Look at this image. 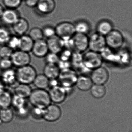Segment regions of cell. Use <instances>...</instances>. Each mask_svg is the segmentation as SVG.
<instances>
[{
	"mask_svg": "<svg viewBox=\"0 0 132 132\" xmlns=\"http://www.w3.org/2000/svg\"><path fill=\"white\" fill-rule=\"evenodd\" d=\"M34 107L45 109L51 104V101L48 92L45 89H36L32 90L29 98Z\"/></svg>",
	"mask_w": 132,
	"mask_h": 132,
	"instance_id": "6da1fadb",
	"label": "cell"
},
{
	"mask_svg": "<svg viewBox=\"0 0 132 132\" xmlns=\"http://www.w3.org/2000/svg\"><path fill=\"white\" fill-rule=\"evenodd\" d=\"M16 71L17 81L27 85L33 83L37 75L35 68L30 64L18 68Z\"/></svg>",
	"mask_w": 132,
	"mask_h": 132,
	"instance_id": "7a4b0ae2",
	"label": "cell"
},
{
	"mask_svg": "<svg viewBox=\"0 0 132 132\" xmlns=\"http://www.w3.org/2000/svg\"><path fill=\"white\" fill-rule=\"evenodd\" d=\"M55 28L56 36L64 41L71 39L76 34L75 25L70 22H62Z\"/></svg>",
	"mask_w": 132,
	"mask_h": 132,
	"instance_id": "3957f363",
	"label": "cell"
},
{
	"mask_svg": "<svg viewBox=\"0 0 132 132\" xmlns=\"http://www.w3.org/2000/svg\"><path fill=\"white\" fill-rule=\"evenodd\" d=\"M102 62V57L100 53L90 51L82 55L83 65L88 69L93 70L100 67Z\"/></svg>",
	"mask_w": 132,
	"mask_h": 132,
	"instance_id": "277c9868",
	"label": "cell"
},
{
	"mask_svg": "<svg viewBox=\"0 0 132 132\" xmlns=\"http://www.w3.org/2000/svg\"><path fill=\"white\" fill-rule=\"evenodd\" d=\"M106 47L105 36L96 32L89 37L88 48L90 51L100 53L106 49Z\"/></svg>",
	"mask_w": 132,
	"mask_h": 132,
	"instance_id": "5b68a950",
	"label": "cell"
},
{
	"mask_svg": "<svg viewBox=\"0 0 132 132\" xmlns=\"http://www.w3.org/2000/svg\"><path fill=\"white\" fill-rule=\"evenodd\" d=\"M106 46L113 50H117L121 47L124 43V38L119 31L113 30L105 36Z\"/></svg>",
	"mask_w": 132,
	"mask_h": 132,
	"instance_id": "8992f818",
	"label": "cell"
},
{
	"mask_svg": "<svg viewBox=\"0 0 132 132\" xmlns=\"http://www.w3.org/2000/svg\"><path fill=\"white\" fill-rule=\"evenodd\" d=\"M77 77L75 72L69 68L61 70L58 78L61 86L68 88L75 84Z\"/></svg>",
	"mask_w": 132,
	"mask_h": 132,
	"instance_id": "52a82bcc",
	"label": "cell"
},
{
	"mask_svg": "<svg viewBox=\"0 0 132 132\" xmlns=\"http://www.w3.org/2000/svg\"><path fill=\"white\" fill-rule=\"evenodd\" d=\"M70 41L72 47L77 52L81 53L88 48L89 37L87 35L76 33Z\"/></svg>",
	"mask_w": 132,
	"mask_h": 132,
	"instance_id": "ba28073f",
	"label": "cell"
},
{
	"mask_svg": "<svg viewBox=\"0 0 132 132\" xmlns=\"http://www.w3.org/2000/svg\"><path fill=\"white\" fill-rule=\"evenodd\" d=\"M13 65L18 68L30 64L31 57L28 52L18 50L14 51L11 57Z\"/></svg>",
	"mask_w": 132,
	"mask_h": 132,
	"instance_id": "9c48e42d",
	"label": "cell"
},
{
	"mask_svg": "<svg viewBox=\"0 0 132 132\" xmlns=\"http://www.w3.org/2000/svg\"><path fill=\"white\" fill-rule=\"evenodd\" d=\"M48 92L51 102L57 104L64 102L67 96L66 88L61 86H51Z\"/></svg>",
	"mask_w": 132,
	"mask_h": 132,
	"instance_id": "30bf717a",
	"label": "cell"
},
{
	"mask_svg": "<svg viewBox=\"0 0 132 132\" xmlns=\"http://www.w3.org/2000/svg\"><path fill=\"white\" fill-rule=\"evenodd\" d=\"M90 78L94 84L103 85L109 79V72L105 68L100 66L93 70Z\"/></svg>",
	"mask_w": 132,
	"mask_h": 132,
	"instance_id": "8fae6325",
	"label": "cell"
},
{
	"mask_svg": "<svg viewBox=\"0 0 132 132\" xmlns=\"http://www.w3.org/2000/svg\"><path fill=\"white\" fill-rule=\"evenodd\" d=\"M61 114V110L58 106L51 104L44 109L43 119L48 122H55L60 118Z\"/></svg>",
	"mask_w": 132,
	"mask_h": 132,
	"instance_id": "7c38bea8",
	"label": "cell"
},
{
	"mask_svg": "<svg viewBox=\"0 0 132 132\" xmlns=\"http://www.w3.org/2000/svg\"><path fill=\"white\" fill-rule=\"evenodd\" d=\"M31 52L37 57H45L49 52L47 41L42 39L34 42Z\"/></svg>",
	"mask_w": 132,
	"mask_h": 132,
	"instance_id": "4fadbf2b",
	"label": "cell"
},
{
	"mask_svg": "<svg viewBox=\"0 0 132 132\" xmlns=\"http://www.w3.org/2000/svg\"><path fill=\"white\" fill-rule=\"evenodd\" d=\"M54 0H38L36 8L42 14H48L52 13L55 9Z\"/></svg>",
	"mask_w": 132,
	"mask_h": 132,
	"instance_id": "5bb4252c",
	"label": "cell"
},
{
	"mask_svg": "<svg viewBox=\"0 0 132 132\" xmlns=\"http://www.w3.org/2000/svg\"><path fill=\"white\" fill-rule=\"evenodd\" d=\"M46 41L49 52L58 54L64 48V42L57 36L48 38Z\"/></svg>",
	"mask_w": 132,
	"mask_h": 132,
	"instance_id": "9a60e30c",
	"label": "cell"
},
{
	"mask_svg": "<svg viewBox=\"0 0 132 132\" xmlns=\"http://www.w3.org/2000/svg\"><path fill=\"white\" fill-rule=\"evenodd\" d=\"M20 17L16 9H5L1 17L2 21L7 25H13Z\"/></svg>",
	"mask_w": 132,
	"mask_h": 132,
	"instance_id": "2e32d148",
	"label": "cell"
},
{
	"mask_svg": "<svg viewBox=\"0 0 132 132\" xmlns=\"http://www.w3.org/2000/svg\"><path fill=\"white\" fill-rule=\"evenodd\" d=\"M14 33L18 36L26 34L29 28V24L27 19L20 17L17 21L12 25Z\"/></svg>",
	"mask_w": 132,
	"mask_h": 132,
	"instance_id": "e0dca14e",
	"label": "cell"
},
{
	"mask_svg": "<svg viewBox=\"0 0 132 132\" xmlns=\"http://www.w3.org/2000/svg\"><path fill=\"white\" fill-rule=\"evenodd\" d=\"M60 70L57 64L47 63L43 69V74L50 80L56 79L60 75Z\"/></svg>",
	"mask_w": 132,
	"mask_h": 132,
	"instance_id": "ac0fdd59",
	"label": "cell"
},
{
	"mask_svg": "<svg viewBox=\"0 0 132 132\" xmlns=\"http://www.w3.org/2000/svg\"><path fill=\"white\" fill-rule=\"evenodd\" d=\"M75 84L81 91H87L91 88L93 82L90 77L85 75H81L77 77Z\"/></svg>",
	"mask_w": 132,
	"mask_h": 132,
	"instance_id": "d6986e66",
	"label": "cell"
},
{
	"mask_svg": "<svg viewBox=\"0 0 132 132\" xmlns=\"http://www.w3.org/2000/svg\"><path fill=\"white\" fill-rule=\"evenodd\" d=\"M20 45L19 49L29 53L31 52L34 41L28 35H24L20 36Z\"/></svg>",
	"mask_w": 132,
	"mask_h": 132,
	"instance_id": "ffe728a7",
	"label": "cell"
},
{
	"mask_svg": "<svg viewBox=\"0 0 132 132\" xmlns=\"http://www.w3.org/2000/svg\"><path fill=\"white\" fill-rule=\"evenodd\" d=\"M113 30L112 24L107 20L100 21L96 27L97 33L105 37Z\"/></svg>",
	"mask_w": 132,
	"mask_h": 132,
	"instance_id": "44dd1931",
	"label": "cell"
},
{
	"mask_svg": "<svg viewBox=\"0 0 132 132\" xmlns=\"http://www.w3.org/2000/svg\"><path fill=\"white\" fill-rule=\"evenodd\" d=\"M29 85L20 83L14 89L15 95L24 99L28 98L32 91Z\"/></svg>",
	"mask_w": 132,
	"mask_h": 132,
	"instance_id": "7402d4cb",
	"label": "cell"
},
{
	"mask_svg": "<svg viewBox=\"0 0 132 132\" xmlns=\"http://www.w3.org/2000/svg\"><path fill=\"white\" fill-rule=\"evenodd\" d=\"M37 89H45L50 85V79L44 74L37 75L33 82Z\"/></svg>",
	"mask_w": 132,
	"mask_h": 132,
	"instance_id": "603a6c76",
	"label": "cell"
},
{
	"mask_svg": "<svg viewBox=\"0 0 132 132\" xmlns=\"http://www.w3.org/2000/svg\"><path fill=\"white\" fill-rule=\"evenodd\" d=\"M2 81L7 85H11L17 81L16 71L12 68L3 71L1 75Z\"/></svg>",
	"mask_w": 132,
	"mask_h": 132,
	"instance_id": "cb8c5ba5",
	"label": "cell"
},
{
	"mask_svg": "<svg viewBox=\"0 0 132 132\" xmlns=\"http://www.w3.org/2000/svg\"><path fill=\"white\" fill-rule=\"evenodd\" d=\"M12 96L10 93L5 90L0 92V108H9L11 105Z\"/></svg>",
	"mask_w": 132,
	"mask_h": 132,
	"instance_id": "d4e9b609",
	"label": "cell"
},
{
	"mask_svg": "<svg viewBox=\"0 0 132 132\" xmlns=\"http://www.w3.org/2000/svg\"><path fill=\"white\" fill-rule=\"evenodd\" d=\"M90 90L91 95L95 98H102L106 93V88L103 85L94 84Z\"/></svg>",
	"mask_w": 132,
	"mask_h": 132,
	"instance_id": "484cf974",
	"label": "cell"
},
{
	"mask_svg": "<svg viewBox=\"0 0 132 132\" xmlns=\"http://www.w3.org/2000/svg\"><path fill=\"white\" fill-rule=\"evenodd\" d=\"M14 116L13 111L10 107L0 110V120L2 123L10 122L13 120Z\"/></svg>",
	"mask_w": 132,
	"mask_h": 132,
	"instance_id": "4316f807",
	"label": "cell"
},
{
	"mask_svg": "<svg viewBox=\"0 0 132 132\" xmlns=\"http://www.w3.org/2000/svg\"><path fill=\"white\" fill-rule=\"evenodd\" d=\"M74 25L76 33L87 35L91 30L90 25L86 21H79Z\"/></svg>",
	"mask_w": 132,
	"mask_h": 132,
	"instance_id": "83f0119b",
	"label": "cell"
},
{
	"mask_svg": "<svg viewBox=\"0 0 132 132\" xmlns=\"http://www.w3.org/2000/svg\"><path fill=\"white\" fill-rule=\"evenodd\" d=\"M26 99L17 95H15L12 97L11 105L16 110L26 106Z\"/></svg>",
	"mask_w": 132,
	"mask_h": 132,
	"instance_id": "f1b7e54d",
	"label": "cell"
},
{
	"mask_svg": "<svg viewBox=\"0 0 132 132\" xmlns=\"http://www.w3.org/2000/svg\"><path fill=\"white\" fill-rule=\"evenodd\" d=\"M28 35L34 42L43 39L44 37L42 30L38 27L31 28Z\"/></svg>",
	"mask_w": 132,
	"mask_h": 132,
	"instance_id": "f546056e",
	"label": "cell"
},
{
	"mask_svg": "<svg viewBox=\"0 0 132 132\" xmlns=\"http://www.w3.org/2000/svg\"><path fill=\"white\" fill-rule=\"evenodd\" d=\"M20 36L18 35H11L6 45L14 51L19 49L20 45Z\"/></svg>",
	"mask_w": 132,
	"mask_h": 132,
	"instance_id": "4dcf8cb0",
	"label": "cell"
},
{
	"mask_svg": "<svg viewBox=\"0 0 132 132\" xmlns=\"http://www.w3.org/2000/svg\"><path fill=\"white\" fill-rule=\"evenodd\" d=\"M13 52L7 45H3L0 48V58L10 59Z\"/></svg>",
	"mask_w": 132,
	"mask_h": 132,
	"instance_id": "1f68e13d",
	"label": "cell"
},
{
	"mask_svg": "<svg viewBox=\"0 0 132 132\" xmlns=\"http://www.w3.org/2000/svg\"><path fill=\"white\" fill-rule=\"evenodd\" d=\"M11 36L8 30L4 28H0V45L6 44Z\"/></svg>",
	"mask_w": 132,
	"mask_h": 132,
	"instance_id": "d6a6232c",
	"label": "cell"
},
{
	"mask_svg": "<svg viewBox=\"0 0 132 132\" xmlns=\"http://www.w3.org/2000/svg\"><path fill=\"white\" fill-rule=\"evenodd\" d=\"M43 36L46 38H51L56 36L55 28L50 25L45 26L42 29Z\"/></svg>",
	"mask_w": 132,
	"mask_h": 132,
	"instance_id": "836d02e7",
	"label": "cell"
},
{
	"mask_svg": "<svg viewBox=\"0 0 132 132\" xmlns=\"http://www.w3.org/2000/svg\"><path fill=\"white\" fill-rule=\"evenodd\" d=\"M22 0H3V3L6 8L16 9L21 5Z\"/></svg>",
	"mask_w": 132,
	"mask_h": 132,
	"instance_id": "e575fe53",
	"label": "cell"
},
{
	"mask_svg": "<svg viewBox=\"0 0 132 132\" xmlns=\"http://www.w3.org/2000/svg\"><path fill=\"white\" fill-rule=\"evenodd\" d=\"M47 63L48 64H57L59 61V57L57 54L49 52L45 57Z\"/></svg>",
	"mask_w": 132,
	"mask_h": 132,
	"instance_id": "d590c367",
	"label": "cell"
},
{
	"mask_svg": "<svg viewBox=\"0 0 132 132\" xmlns=\"http://www.w3.org/2000/svg\"><path fill=\"white\" fill-rule=\"evenodd\" d=\"M13 65L11 59L0 58V69L3 71L11 68Z\"/></svg>",
	"mask_w": 132,
	"mask_h": 132,
	"instance_id": "8d00e7d4",
	"label": "cell"
},
{
	"mask_svg": "<svg viewBox=\"0 0 132 132\" xmlns=\"http://www.w3.org/2000/svg\"><path fill=\"white\" fill-rule=\"evenodd\" d=\"M44 109L38 107H34L31 111V115L32 117L35 119H40L43 118Z\"/></svg>",
	"mask_w": 132,
	"mask_h": 132,
	"instance_id": "74e56055",
	"label": "cell"
},
{
	"mask_svg": "<svg viewBox=\"0 0 132 132\" xmlns=\"http://www.w3.org/2000/svg\"><path fill=\"white\" fill-rule=\"evenodd\" d=\"M17 114L20 117H24L28 113V110L27 106L16 109Z\"/></svg>",
	"mask_w": 132,
	"mask_h": 132,
	"instance_id": "f35d334b",
	"label": "cell"
},
{
	"mask_svg": "<svg viewBox=\"0 0 132 132\" xmlns=\"http://www.w3.org/2000/svg\"><path fill=\"white\" fill-rule=\"evenodd\" d=\"M38 0H25V5L30 8L35 7L38 3Z\"/></svg>",
	"mask_w": 132,
	"mask_h": 132,
	"instance_id": "ab89813d",
	"label": "cell"
},
{
	"mask_svg": "<svg viewBox=\"0 0 132 132\" xmlns=\"http://www.w3.org/2000/svg\"><path fill=\"white\" fill-rule=\"evenodd\" d=\"M4 10L5 9L3 7L1 4H0V18L2 17Z\"/></svg>",
	"mask_w": 132,
	"mask_h": 132,
	"instance_id": "60d3db41",
	"label": "cell"
}]
</instances>
